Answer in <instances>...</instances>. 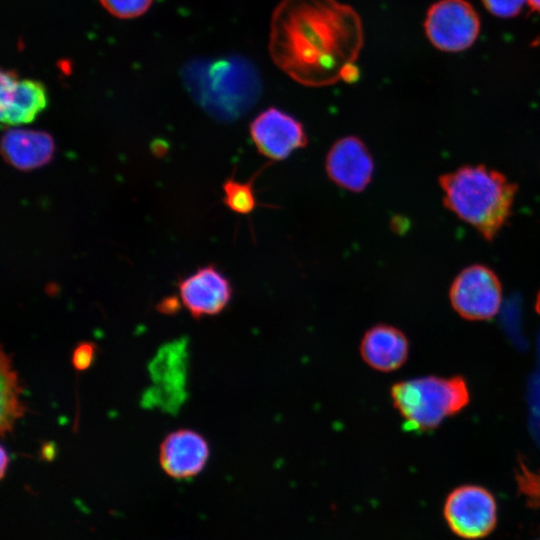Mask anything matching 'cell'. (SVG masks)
I'll list each match as a JSON object with an SVG mask.
<instances>
[{"instance_id": "7", "label": "cell", "mask_w": 540, "mask_h": 540, "mask_svg": "<svg viewBox=\"0 0 540 540\" xmlns=\"http://www.w3.org/2000/svg\"><path fill=\"white\" fill-rule=\"evenodd\" d=\"M431 43L444 51H461L476 40L480 21L465 0H440L428 10L424 23Z\"/></svg>"}, {"instance_id": "6", "label": "cell", "mask_w": 540, "mask_h": 540, "mask_svg": "<svg viewBox=\"0 0 540 540\" xmlns=\"http://www.w3.org/2000/svg\"><path fill=\"white\" fill-rule=\"evenodd\" d=\"M449 297L455 311L468 320H488L499 311L502 286L489 267L475 264L463 269L453 281Z\"/></svg>"}, {"instance_id": "1", "label": "cell", "mask_w": 540, "mask_h": 540, "mask_svg": "<svg viewBox=\"0 0 540 540\" xmlns=\"http://www.w3.org/2000/svg\"><path fill=\"white\" fill-rule=\"evenodd\" d=\"M363 43L359 14L338 0H281L271 16V59L304 86L356 81Z\"/></svg>"}, {"instance_id": "12", "label": "cell", "mask_w": 540, "mask_h": 540, "mask_svg": "<svg viewBox=\"0 0 540 540\" xmlns=\"http://www.w3.org/2000/svg\"><path fill=\"white\" fill-rule=\"evenodd\" d=\"M48 104L45 86L37 80L19 79L15 71L1 72V122L13 126L32 122Z\"/></svg>"}, {"instance_id": "18", "label": "cell", "mask_w": 540, "mask_h": 540, "mask_svg": "<svg viewBox=\"0 0 540 540\" xmlns=\"http://www.w3.org/2000/svg\"><path fill=\"white\" fill-rule=\"evenodd\" d=\"M153 0H100L102 6L112 15L130 19L144 14Z\"/></svg>"}, {"instance_id": "4", "label": "cell", "mask_w": 540, "mask_h": 540, "mask_svg": "<svg viewBox=\"0 0 540 540\" xmlns=\"http://www.w3.org/2000/svg\"><path fill=\"white\" fill-rule=\"evenodd\" d=\"M202 83L200 101L216 118L234 121L258 101L262 85L256 68L243 58H231L210 66Z\"/></svg>"}, {"instance_id": "11", "label": "cell", "mask_w": 540, "mask_h": 540, "mask_svg": "<svg viewBox=\"0 0 540 540\" xmlns=\"http://www.w3.org/2000/svg\"><path fill=\"white\" fill-rule=\"evenodd\" d=\"M178 290L182 303L196 318L219 314L233 294L230 280L214 265L200 267L181 279Z\"/></svg>"}, {"instance_id": "14", "label": "cell", "mask_w": 540, "mask_h": 540, "mask_svg": "<svg viewBox=\"0 0 540 540\" xmlns=\"http://www.w3.org/2000/svg\"><path fill=\"white\" fill-rule=\"evenodd\" d=\"M1 151L8 164L30 171L52 160L55 144L52 136L44 131L8 129L2 136Z\"/></svg>"}, {"instance_id": "3", "label": "cell", "mask_w": 540, "mask_h": 540, "mask_svg": "<svg viewBox=\"0 0 540 540\" xmlns=\"http://www.w3.org/2000/svg\"><path fill=\"white\" fill-rule=\"evenodd\" d=\"M394 407L409 432H427L469 402L467 384L462 377H418L400 381L391 387Z\"/></svg>"}, {"instance_id": "2", "label": "cell", "mask_w": 540, "mask_h": 540, "mask_svg": "<svg viewBox=\"0 0 540 540\" xmlns=\"http://www.w3.org/2000/svg\"><path fill=\"white\" fill-rule=\"evenodd\" d=\"M439 181L446 207L492 240L511 214L517 186L483 165L460 167Z\"/></svg>"}, {"instance_id": "15", "label": "cell", "mask_w": 540, "mask_h": 540, "mask_svg": "<svg viewBox=\"0 0 540 540\" xmlns=\"http://www.w3.org/2000/svg\"><path fill=\"white\" fill-rule=\"evenodd\" d=\"M409 343L399 329L378 324L364 334L360 344L362 359L371 368L390 372L401 367L407 360Z\"/></svg>"}, {"instance_id": "25", "label": "cell", "mask_w": 540, "mask_h": 540, "mask_svg": "<svg viewBox=\"0 0 540 540\" xmlns=\"http://www.w3.org/2000/svg\"><path fill=\"white\" fill-rule=\"evenodd\" d=\"M537 540H540V538H539V539H537Z\"/></svg>"}, {"instance_id": "22", "label": "cell", "mask_w": 540, "mask_h": 540, "mask_svg": "<svg viewBox=\"0 0 540 540\" xmlns=\"http://www.w3.org/2000/svg\"><path fill=\"white\" fill-rule=\"evenodd\" d=\"M8 463H9V456L5 450V447L1 446V467H0L1 478H3L6 473V470L8 468Z\"/></svg>"}, {"instance_id": "5", "label": "cell", "mask_w": 540, "mask_h": 540, "mask_svg": "<svg viewBox=\"0 0 540 540\" xmlns=\"http://www.w3.org/2000/svg\"><path fill=\"white\" fill-rule=\"evenodd\" d=\"M497 513L494 495L474 484L453 489L443 506V516L450 530L470 540L488 536L496 527Z\"/></svg>"}, {"instance_id": "16", "label": "cell", "mask_w": 540, "mask_h": 540, "mask_svg": "<svg viewBox=\"0 0 540 540\" xmlns=\"http://www.w3.org/2000/svg\"><path fill=\"white\" fill-rule=\"evenodd\" d=\"M0 366V431L4 436L13 430L16 421L25 414L26 406L21 398L23 389L18 374L12 366L10 355L3 349Z\"/></svg>"}, {"instance_id": "20", "label": "cell", "mask_w": 540, "mask_h": 540, "mask_svg": "<svg viewBox=\"0 0 540 540\" xmlns=\"http://www.w3.org/2000/svg\"><path fill=\"white\" fill-rule=\"evenodd\" d=\"M96 356V345L92 342L79 343L72 353V365L77 371L88 369Z\"/></svg>"}, {"instance_id": "9", "label": "cell", "mask_w": 540, "mask_h": 540, "mask_svg": "<svg viewBox=\"0 0 540 540\" xmlns=\"http://www.w3.org/2000/svg\"><path fill=\"white\" fill-rule=\"evenodd\" d=\"M249 133L258 152L275 161L288 158L308 143L303 124L276 107L261 111L251 121Z\"/></svg>"}, {"instance_id": "17", "label": "cell", "mask_w": 540, "mask_h": 540, "mask_svg": "<svg viewBox=\"0 0 540 540\" xmlns=\"http://www.w3.org/2000/svg\"><path fill=\"white\" fill-rule=\"evenodd\" d=\"M224 203L237 214L248 215L257 205L252 181L241 182L231 177L223 183Z\"/></svg>"}, {"instance_id": "19", "label": "cell", "mask_w": 540, "mask_h": 540, "mask_svg": "<svg viewBox=\"0 0 540 540\" xmlns=\"http://www.w3.org/2000/svg\"><path fill=\"white\" fill-rule=\"evenodd\" d=\"M517 481L528 506L540 509V474L524 471L518 476Z\"/></svg>"}, {"instance_id": "13", "label": "cell", "mask_w": 540, "mask_h": 540, "mask_svg": "<svg viewBox=\"0 0 540 540\" xmlns=\"http://www.w3.org/2000/svg\"><path fill=\"white\" fill-rule=\"evenodd\" d=\"M208 458L209 445L206 439L190 429L168 434L160 445V465L175 479H187L199 474Z\"/></svg>"}, {"instance_id": "10", "label": "cell", "mask_w": 540, "mask_h": 540, "mask_svg": "<svg viewBox=\"0 0 540 540\" xmlns=\"http://www.w3.org/2000/svg\"><path fill=\"white\" fill-rule=\"evenodd\" d=\"M374 168L369 149L359 137L352 135L335 141L325 159L329 179L337 186L356 193L370 184Z\"/></svg>"}, {"instance_id": "23", "label": "cell", "mask_w": 540, "mask_h": 540, "mask_svg": "<svg viewBox=\"0 0 540 540\" xmlns=\"http://www.w3.org/2000/svg\"><path fill=\"white\" fill-rule=\"evenodd\" d=\"M176 306H177V301L174 300L173 302H171V299H167L166 302H163L160 305L161 307L160 309L163 312L170 313L176 310Z\"/></svg>"}, {"instance_id": "8", "label": "cell", "mask_w": 540, "mask_h": 540, "mask_svg": "<svg viewBox=\"0 0 540 540\" xmlns=\"http://www.w3.org/2000/svg\"><path fill=\"white\" fill-rule=\"evenodd\" d=\"M154 386L144 395L147 406L175 412L185 399L187 351L184 339L164 345L149 366Z\"/></svg>"}, {"instance_id": "21", "label": "cell", "mask_w": 540, "mask_h": 540, "mask_svg": "<svg viewBox=\"0 0 540 540\" xmlns=\"http://www.w3.org/2000/svg\"><path fill=\"white\" fill-rule=\"evenodd\" d=\"M485 7L494 15L512 17L519 13L524 0H482Z\"/></svg>"}, {"instance_id": "24", "label": "cell", "mask_w": 540, "mask_h": 540, "mask_svg": "<svg viewBox=\"0 0 540 540\" xmlns=\"http://www.w3.org/2000/svg\"><path fill=\"white\" fill-rule=\"evenodd\" d=\"M528 3L533 10L540 12V0H528Z\"/></svg>"}]
</instances>
